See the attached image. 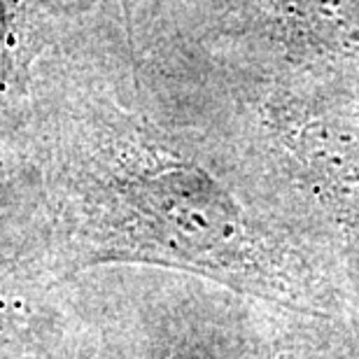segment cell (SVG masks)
<instances>
[{
    "label": "cell",
    "mask_w": 359,
    "mask_h": 359,
    "mask_svg": "<svg viewBox=\"0 0 359 359\" xmlns=\"http://www.w3.org/2000/svg\"><path fill=\"white\" fill-rule=\"evenodd\" d=\"M5 159H3V147H0V173H3V168H5V163H3Z\"/></svg>",
    "instance_id": "obj_2"
},
{
    "label": "cell",
    "mask_w": 359,
    "mask_h": 359,
    "mask_svg": "<svg viewBox=\"0 0 359 359\" xmlns=\"http://www.w3.org/2000/svg\"><path fill=\"white\" fill-rule=\"evenodd\" d=\"M63 12V0H0V105L21 98L28 70Z\"/></svg>",
    "instance_id": "obj_1"
}]
</instances>
